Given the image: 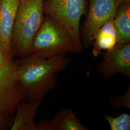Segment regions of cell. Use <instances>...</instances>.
<instances>
[{
	"label": "cell",
	"instance_id": "obj_1",
	"mask_svg": "<svg viewBox=\"0 0 130 130\" xmlns=\"http://www.w3.org/2000/svg\"><path fill=\"white\" fill-rule=\"evenodd\" d=\"M65 54L45 58L33 54L14 60L16 75L27 101L42 102L58 83L56 74L70 62Z\"/></svg>",
	"mask_w": 130,
	"mask_h": 130
},
{
	"label": "cell",
	"instance_id": "obj_2",
	"mask_svg": "<svg viewBox=\"0 0 130 130\" xmlns=\"http://www.w3.org/2000/svg\"><path fill=\"white\" fill-rule=\"evenodd\" d=\"M44 0H19L12 32L14 52L20 58L29 55L31 42L41 27L45 15Z\"/></svg>",
	"mask_w": 130,
	"mask_h": 130
},
{
	"label": "cell",
	"instance_id": "obj_3",
	"mask_svg": "<svg viewBox=\"0 0 130 130\" xmlns=\"http://www.w3.org/2000/svg\"><path fill=\"white\" fill-rule=\"evenodd\" d=\"M79 53L74 41L66 28L45 15L41 27L31 42L29 55L45 58L61 54Z\"/></svg>",
	"mask_w": 130,
	"mask_h": 130
},
{
	"label": "cell",
	"instance_id": "obj_4",
	"mask_svg": "<svg viewBox=\"0 0 130 130\" xmlns=\"http://www.w3.org/2000/svg\"><path fill=\"white\" fill-rule=\"evenodd\" d=\"M87 0H44L43 12L63 26L73 38L79 53L84 47L80 35V21L87 13Z\"/></svg>",
	"mask_w": 130,
	"mask_h": 130
},
{
	"label": "cell",
	"instance_id": "obj_5",
	"mask_svg": "<svg viewBox=\"0 0 130 130\" xmlns=\"http://www.w3.org/2000/svg\"><path fill=\"white\" fill-rule=\"evenodd\" d=\"M88 10L80 31L84 47L92 45L94 35L98 29L114 16L122 0H89Z\"/></svg>",
	"mask_w": 130,
	"mask_h": 130
},
{
	"label": "cell",
	"instance_id": "obj_6",
	"mask_svg": "<svg viewBox=\"0 0 130 130\" xmlns=\"http://www.w3.org/2000/svg\"><path fill=\"white\" fill-rule=\"evenodd\" d=\"M24 98L13 60L10 65L0 69V113L6 116L12 114Z\"/></svg>",
	"mask_w": 130,
	"mask_h": 130
},
{
	"label": "cell",
	"instance_id": "obj_7",
	"mask_svg": "<svg viewBox=\"0 0 130 130\" xmlns=\"http://www.w3.org/2000/svg\"><path fill=\"white\" fill-rule=\"evenodd\" d=\"M96 69L105 79H109L118 73L130 78V43H117L111 49L106 50Z\"/></svg>",
	"mask_w": 130,
	"mask_h": 130
},
{
	"label": "cell",
	"instance_id": "obj_8",
	"mask_svg": "<svg viewBox=\"0 0 130 130\" xmlns=\"http://www.w3.org/2000/svg\"><path fill=\"white\" fill-rule=\"evenodd\" d=\"M19 1V0H0V41L13 50L12 32Z\"/></svg>",
	"mask_w": 130,
	"mask_h": 130
},
{
	"label": "cell",
	"instance_id": "obj_9",
	"mask_svg": "<svg viewBox=\"0 0 130 130\" xmlns=\"http://www.w3.org/2000/svg\"><path fill=\"white\" fill-rule=\"evenodd\" d=\"M42 102L37 100L27 101L22 99L16 108L11 130H39L34 121L39 107Z\"/></svg>",
	"mask_w": 130,
	"mask_h": 130
},
{
	"label": "cell",
	"instance_id": "obj_10",
	"mask_svg": "<svg viewBox=\"0 0 130 130\" xmlns=\"http://www.w3.org/2000/svg\"><path fill=\"white\" fill-rule=\"evenodd\" d=\"M118 43V36L114 17L107 20L95 33L93 40L92 54L98 57L102 50L112 49Z\"/></svg>",
	"mask_w": 130,
	"mask_h": 130
},
{
	"label": "cell",
	"instance_id": "obj_11",
	"mask_svg": "<svg viewBox=\"0 0 130 130\" xmlns=\"http://www.w3.org/2000/svg\"><path fill=\"white\" fill-rule=\"evenodd\" d=\"M118 43H130V1H122L114 16Z\"/></svg>",
	"mask_w": 130,
	"mask_h": 130
},
{
	"label": "cell",
	"instance_id": "obj_12",
	"mask_svg": "<svg viewBox=\"0 0 130 130\" xmlns=\"http://www.w3.org/2000/svg\"><path fill=\"white\" fill-rule=\"evenodd\" d=\"M51 130H88L71 108H62L50 120Z\"/></svg>",
	"mask_w": 130,
	"mask_h": 130
},
{
	"label": "cell",
	"instance_id": "obj_13",
	"mask_svg": "<svg viewBox=\"0 0 130 130\" xmlns=\"http://www.w3.org/2000/svg\"><path fill=\"white\" fill-rule=\"evenodd\" d=\"M104 117L111 130H130V115L128 114L122 113L115 118L104 114Z\"/></svg>",
	"mask_w": 130,
	"mask_h": 130
},
{
	"label": "cell",
	"instance_id": "obj_14",
	"mask_svg": "<svg viewBox=\"0 0 130 130\" xmlns=\"http://www.w3.org/2000/svg\"><path fill=\"white\" fill-rule=\"evenodd\" d=\"M109 103L113 110H116L122 107L130 109V86L123 95L111 98L109 100Z\"/></svg>",
	"mask_w": 130,
	"mask_h": 130
},
{
	"label": "cell",
	"instance_id": "obj_15",
	"mask_svg": "<svg viewBox=\"0 0 130 130\" xmlns=\"http://www.w3.org/2000/svg\"><path fill=\"white\" fill-rule=\"evenodd\" d=\"M14 50L0 41V69L10 65L13 61Z\"/></svg>",
	"mask_w": 130,
	"mask_h": 130
},
{
	"label": "cell",
	"instance_id": "obj_16",
	"mask_svg": "<svg viewBox=\"0 0 130 130\" xmlns=\"http://www.w3.org/2000/svg\"><path fill=\"white\" fill-rule=\"evenodd\" d=\"M7 116H5L0 113V130L5 129L7 125Z\"/></svg>",
	"mask_w": 130,
	"mask_h": 130
}]
</instances>
